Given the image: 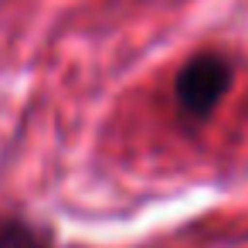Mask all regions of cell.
Here are the masks:
<instances>
[{"mask_svg":"<svg viewBox=\"0 0 248 248\" xmlns=\"http://www.w3.org/2000/svg\"><path fill=\"white\" fill-rule=\"evenodd\" d=\"M231 82H234V68L224 55H214V51L194 55L177 72V82H173V95H177L180 112L194 116V119L211 116L217 109V102L228 95Z\"/></svg>","mask_w":248,"mask_h":248,"instance_id":"cell-1","label":"cell"},{"mask_svg":"<svg viewBox=\"0 0 248 248\" xmlns=\"http://www.w3.org/2000/svg\"><path fill=\"white\" fill-rule=\"evenodd\" d=\"M0 248H55V238L24 214L0 211Z\"/></svg>","mask_w":248,"mask_h":248,"instance_id":"cell-2","label":"cell"}]
</instances>
